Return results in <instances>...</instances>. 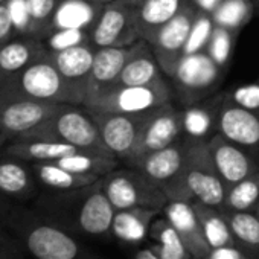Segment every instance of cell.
Wrapping results in <instances>:
<instances>
[{"instance_id": "cb8c5ba5", "label": "cell", "mask_w": 259, "mask_h": 259, "mask_svg": "<svg viewBox=\"0 0 259 259\" xmlns=\"http://www.w3.org/2000/svg\"><path fill=\"white\" fill-rule=\"evenodd\" d=\"M104 5L96 0H61L52 17L54 28L92 31Z\"/></svg>"}, {"instance_id": "bcb514c9", "label": "cell", "mask_w": 259, "mask_h": 259, "mask_svg": "<svg viewBox=\"0 0 259 259\" xmlns=\"http://www.w3.org/2000/svg\"><path fill=\"white\" fill-rule=\"evenodd\" d=\"M11 209H13V204H11L8 200H5V198L0 197V226H4V227H5V221H7V218H8Z\"/></svg>"}, {"instance_id": "8992f818", "label": "cell", "mask_w": 259, "mask_h": 259, "mask_svg": "<svg viewBox=\"0 0 259 259\" xmlns=\"http://www.w3.org/2000/svg\"><path fill=\"white\" fill-rule=\"evenodd\" d=\"M38 135H43L45 141L66 142L84 151L113 154L102 144L99 128L89 108L82 111L63 107L55 116L38 126Z\"/></svg>"}, {"instance_id": "74e56055", "label": "cell", "mask_w": 259, "mask_h": 259, "mask_svg": "<svg viewBox=\"0 0 259 259\" xmlns=\"http://www.w3.org/2000/svg\"><path fill=\"white\" fill-rule=\"evenodd\" d=\"M226 96L235 104H238L239 107L259 113V79L227 90Z\"/></svg>"}, {"instance_id": "3957f363", "label": "cell", "mask_w": 259, "mask_h": 259, "mask_svg": "<svg viewBox=\"0 0 259 259\" xmlns=\"http://www.w3.org/2000/svg\"><path fill=\"white\" fill-rule=\"evenodd\" d=\"M188 153L180 174L163 186L169 200H182L191 203H203L213 207H223L227 186L218 176L209 142H197L186 139Z\"/></svg>"}, {"instance_id": "4dcf8cb0", "label": "cell", "mask_w": 259, "mask_h": 259, "mask_svg": "<svg viewBox=\"0 0 259 259\" xmlns=\"http://www.w3.org/2000/svg\"><path fill=\"white\" fill-rule=\"evenodd\" d=\"M79 148L58 141H35L28 144H20L11 147L10 154L22 159V160H35V162H55L64 156H69Z\"/></svg>"}, {"instance_id": "1f68e13d", "label": "cell", "mask_w": 259, "mask_h": 259, "mask_svg": "<svg viewBox=\"0 0 259 259\" xmlns=\"http://www.w3.org/2000/svg\"><path fill=\"white\" fill-rule=\"evenodd\" d=\"M259 203V171L227 188L221 209L233 212L254 210Z\"/></svg>"}, {"instance_id": "f1b7e54d", "label": "cell", "mask_w": 259, "mask_h": 259, "mask_svg": "<svg viewBox=\"0 0 259 259\" xmlns=\"http://www.w3.org/2000/svg\"><path fill=\"white\" fill-rule=\"evenodd\" d=\"M192 204L200 218L204 239L209 248L238 244L221 207H213V206H207L203 203H192Z\"/></svg>"}, {"instance_id": "7bdbcfd3", "label": "cell", "mask_w": 259, "mask_h": 259, "mask_svg": "<svg viewBox=\"0 0 259 259\" xmlns=\"http://www.w3.org/2000/svg\"><path fill=\"white\" fill-rule=\"evenodd\" d=\"M13 22H11V17H10V11H8V7L0 4V41H4L10 34H11V29H13Z\"/></svg>"}, {"instance_id": "5b68a950", "label": "cell", "mask_w": 259, "mask_h": 259, "mask_svg": "<svg viewBox=\"0 0 259 259\" xmlns=\"http://www.w3.org/2000/svg\"><path fill=\"white\" fill-rule=\"evenodd\" d=\"M102 189L114 210L148 207L163 210L168 197L162 186L133 168H116L101 177Z\"/></svg>"}, {"instance_id": "8d00e7d4", "label": "cell", "mask_w": 259, "mask_h": 259, "mask_svg": "<svg viewBox=\"0 0 259 259\" xmlns=\"http://www.w3.org/2000/svg\"><path fill=\"white\" fill-rule=\"evenodd\" d=\"M90 43V31L85 29H73V28H66V29H57L51 37H49V48L54 52L66 51L79 45H87Z\"/></svg>"}, {"instance_id": "2e32d148", "label": "cell", "mask_w": 259, "mask_h": 259, "mask_svg": "<svg viewBox=\"0 0 259 259\" xmlns=\"http://www.w3.org/2000/svg\"><path fill=\"white\" fill-rule=\"evenodd\" d=\"M186 153H188V145L185 138H182L180 141L174 142L166 148L151 151L136 159L126 160L125 166L142 172L145 177H148L151 182L162 186L163 189L165 185H168L180 174L186 160Z\"/></svg>"}, {"instance_id": "f5cc1de1", "label": "cell", "mask_w": 259, "mask_h": 259, "mask_svg": "<svg viewBox=\"0 0 259 259\" xmlns=\"http://www.w3.org/2000/svg\"><path fill=\"white\" fill-rule=\"evenodd\" d=\"M257 2H259V0H257Z\"/></svg>"}, {"instance_id": "681fc988", "label": "cell", "mask_w": 259, "mask_h": 259, "mask_svg": "<svg viewBox=\"0 0 259 259\" xmlns=\"http://www.w3.org/2000/svg\"><path fill=\"white\" fill-rule=\"evenodd\" d=\"M254 212H256V215L259 217V203H257V206H256V209H254Z\"/></svg>"}, {"instance_id": "7c38bea8", "label": "cell", "mask_w": 259, "mask_h": 259, "mask_svg": "<svg viewBox=\"0 0 259 259\" xmlns=\"http://www.w3.org/2000/svg\"><path fill=\"white\" fill-rule=\"evenodd\" d=\"M22 90L34 101L41 102H78L70 85L61 76L52 61H37L29 64L20 78Z\"/></svg>"}, {"instance_id": "ac0fdd59", "label": "cell", "mask_w": 259, "mask_h": 259, "mask_svg": "<svg viewBox=\"0 0 259 259\" xmlns=\"http://www.w3.org/2000/svg\"><path fill=\"white\" fill-rule=\"evenodd\" d=\"M162 215L179 232L191 256L194 259H204L209 251V245L204 239L201 223L194 204L191 201L169 200L163 207Z\"/></svg>"}, {"instance_id": "ee69618b", "label": "cell", "mask_w": 259, "mask_h": 259, "mask_svg": "<svg viewBox=\"0 0 259 259\" xmlns=\"http://www.w3.org/2000/svg\"><path fill=\"white\" fill-rule=\"evenodd\" d=\"M224 2V0H191V4L203 11V13H207V14H213V11Z\"/></svg>"}, {"instance_id": "5bb4252c", "label": "cell", "mask_w": 259, "mask_h": 259, "mask_svg": "<svg viewBox=\"0 0 259 259\" xmlns=\"http://www.w3.org/2000/svg\"><path fill=\"white\" fill-rule=\"evenodd\" d=\"M218 133L259 159V113L239 107L226 96L220 111Z\"/></svg>"}, {"instance_id": "30bf717a", "label": "cell", "mask_w": 259, "mask_h": 259, "mask_svg": "<svg viewBox=\"0 0 259 259\" xmlns=\"http://www.w3.org/2000/svg\"><path fill=\"white\" fill-rule=\"evenodd\" d=\"M197 8L188 2L180 13L165 23L150 40L148 43L153 48V52L163 70L165 75L171 76L183 57V49L197 16Z\"/></svg>"}, {"instance_id": "f35d334b", "label": "cell", "mask_w": 259, "mask_h": 259, "mask_svg": "<svg viewBox=\"0 0 259 259\" xmlns=\"http://www.w3.org/2000/svg\"><path fill=\"white\" fill-rule=\"evenodd\" d=\"M0 259H26L20 239L4 226H0Z\"/></svg>"}, {"instance_id": "603a6c76", "label": "cell", "mask_w": 259, "mask_h": 259, "mask_svg": "<svg viewBox=\"0 0 259 259\" xmlns=\"http://www.w3.org/2000/svg\"><path fill=\"white\" fill-rule=\"evenodd\" d=\"M189 0H142L133 7L138 32L142 40H150L165 23L176 17Z\"/></svg>"}, {"instance_id": "d6986e66", "label": "cell", "mask_w": 259, "mask_h": 259, "mask_svg": "<svg viewBox=\"0 0 259 259\" xmlns=\"http://www.w3.org/2000/svg\"><path fill=\"white\" fill-rule=\"evenodd\" d=\"M162 210L148 207H132L114 212L110 236L128 247H139L150 238L153 221Z\"/></svg>"}, {"instance_id": "9a60e30c", "label": "cell", "mask_w": 259, "mask_h": 259, "mask_svg": "<svg viewBox=\"0 0 259 259\" xmlns=\"http://www.w3.org/2000/svg\"><path fill=\"white\" fill-rule=\"evenodd\" d=\"M95 58V48L79 45L66 51L54 52L52 63L60 70L61 76L70 85L78 102L85 104L92 92V67Z\"/></svg>"}, {"instance_id": "7a4b0ae2", "label": "cell", "mask_w": 259, "mask_h": 259, "mask_svg": "<svg viewBox=\"0 0 259 259\" xmlns=\"http://www.w3.org/2000/svg\"><path fill=\"white\" fill-rule=\"evenodd\" d=\"M5 227L35 259H102L73 233L51 221L35 209L13 206Z\"/></svg>"}, {"instance_id": "836d02e7", "label": "cell", "mask_w": 259, "mask_h": 259, "mask_svg": "<svg viewBox=\"0 0 259 259\" xmlns=\"http://www.w3.org/2000/svg\"><path fill=\"white\" fill-rule=\"evenodd\" d=\"M238 35H239V32H235V31H230V29H226V28H221L217 25L213 28V32H212V37L206 48V52L224 70H227V67L230 64L232 52L235 49Z\"/></svg>"}, {"instance_id": "e575fe53", "label": "cell", "mask_w": 259, "mask_h": 259, "mask_svg": "<svg viewBox=\"0 0 259 259\" xmlns=\"http://www.w3.org/2000/svg\"><path fill=\"white\" fill-rule=\"evenodd\" d=\"M213 28H215V23H213L212 16L198 10L194 19V23L191 26L189 35L183 49V55H191V54L206 51L209 40L212 37Z\"/></svg>"}, {"instance_id": "d6a6232c", "label": "cell", "mask_w": 259, "mask_h": 259, "mask_svg": "<svg viewBox=\"0 0 259 259\" xmlns=\"http://www.w3.org/2000/svg\"><path fill=\"white\" fill-rule=\"evenodd\" d=\"M253 14V0H224L210 16L217 26L241 32V29L251 20Z\"/></svg>"}, {"instance_id": "ab89813d", "label": "cell", "mask_w": 259, "mask_h": 259, "mask_svg": "<svg viewBox=\"0 0 259 259\" xmlns=\"http://www.w3.org/2000/svg\"><path fill=\"white\" fill-rule=\"evenodd\" d=\"M7 7L10 11L13 26L16 29H26L31 25L32 17H31L28 0H8Z\"/></svg>"}, {"instance_id": "7dc6e473", "label": "cell", "mask_w": 259, "mask_h": 259, "mask_svg": "<svg viewBox=\"0 0 259 259\" xmlns=\"http://www.w3.org/2000/svg\"><path fill=\"white\" fill-rule=\"evenodd\" d=\"M122 2H125L126 5H130V7H136L138 4H141L142 0H122Z\"/></svg>"}, {"instance_id": "8fae6325", "label": "cell", "mask_w": 259, "mask_h": 259, "mask_svg": "<svg viewBox=\"0 0 259 259\" xmlns=\"http://www.w3.org/2000/svg\"><path fill=\"white\" fill-rule=\"evenodd\" d=\"M183 138V111L171 102L153 108L142 126L138 145L126 160L136 159L151 151H157L172 145ZM125 160V162H126ZM123 162V163H125Z\"/></svg>"}, {"instance_id": "f907efd6", "label": "cell", "mask_w": 259, "mask_h": 259, "mask_svg": "<svg viewBox=\"0 0 259 259\" xmlns=\"http://www.w3.org/2000/svg\"><path fill=\"white\" fill-rule=\"evenodd\" d=\"M0 2H5V0H0Z\"/></svg>"}, {"instance_id": "4fadbf2b", "label": "cell", "mask_w": 259, "mask_h": 259, "mask_svg": "<svg viewBox=\"0 0 259 259\" xmlns=\"http://www.w3.org/2000/svg\"><path fill=\"white\" fill-rule=\"evenodd\" d=\"M209 151L213 166L227 188L259 171V159L253 153L220 133L209 141Z\"/></svg>"}, {"instance_id": "7402d4cb", "label": "cell", "mask_w": 259, "mask_h": 259, "mask_svg": "<svg viewBox=\"0 0 259 259\" xmlns=\"http://www.w3.org/2000/svg\"><path fill=\"white\" fill-rule=\"evenodd\" d=\"M136 43L132 46H111L95 49L92 67V92L114 85L126 61L133 55Z\"/></svg>"}, {"instance_id": "b9f144b4", "label": "cell", "mask_w": 259, "mask_h": 259, "mask_svg": "<svg viewBox=\"0 0 259 259\" xmlns=\"http://www.w3.org/2000/svg\"><path fill=\"white\" fill-rule=\"evenodd\" d=\"M32 22H45L54 17L57 10V0H28Z\"/></svg>"}, {"instance_id": "ba28073f", "label": "cell", "mask_w": 259, "mask_h": 259, "mask_svg": "<svg viewBox=\"0 0 259 259\" xmlns=\"http://www.w3.org/2000/svg\"><path fill=\"white\" fill-rule=\"evenodd\" d=\"M141 38L133 7L122 0L104 5L95 26L90 31V45L95 49L111 46H132Z\"/></svg>"}, {"instance_id": "e0dca14e", "label": "cell", "mask_w": 259, "mask_h": 259, "mask_svg": "<svg viewBox=\"0 0 259 259\" xmlns=\"http://www.w3.org/2000/svg\"><path fill=\"white\" fill-rule=\"evenodd\" d=\"M226 99V92L186 105L183 111V138L197 142H209L218 135L220 111Z\"/></svg>"}, {"instance_id": "f546056e", "label": "cell", "mask_w": 259, "mask_h": 259, "mask_svg": "<svg viewBox=\"0 0 259 259\" xmlns=\"http://www.w3.org/2000/svg\"><path fill=\"white\" fill-rule=\"evenodd\" d=\"M227 218L236 242L247 251L259 257V217L254 210L233 212L221 209Z\"/></svg>"}, {"instance_id": "9c48e42d", "label": "cell", "mask_w": 259, "mask_h": 259, "mask_svg": "<svg viewBox=\"0 0 259 259\" xmlns=\"http://www.w3.org/2000/svg\"><path fill=\"white\" fill-rule=\"evenodd\" d=\"M89 111L99 128V135L105 148L122 162L132 157L138 145L142 126L151 110L145 113H132V114L99 113L93 110Z\"/></svg>"}, {"instance_id": "44dd1931", "label": "cell", "mask_w": 259, "mask_h": 259, "mask_svg": "<svg viewBox=\"0 0 259 259\" xmlns=\"http://www.w3.org/2000/svg\"><path fill=\"white\" fill-rule=\"evenodd\" d=\"M163 70L147 40L136 43L135 52L126 61L116 84L119 85H148L163 79Z\"/></svg>"}, {"instance_id": "c3c4849f", "label": "cell", "mask_w": 259, "mask_h": 259, "mask_svg": "<svg viewBox=\"0 0 259 259\" xmlns=\"http://www.w3.org/2000/svg\"><path fill=\"white\" fill-rule=\"evenodd\" d=\"M96 2H101V4H108V2H113V0H96Z\"/></svg>"}, {"instance_id": "6da1fadb", "label": "cell", "mask_w": 259, "mask_h": 259, "mask_svg": "<svg viewBox=\"0 0 259 259\" xmlns=\"http://www.w3.org/2000/svg\"><path fill=\"white\" fill-rule=\"evenodd\" d=\"M34 209L67 232L84 238L110 236L116 212L102 189L101 179L78 189L48 191Z\"/></svg>"}, {"instance_id": "484cf974", "label": "cell", "mask_w": 259, "mask_h": 259, "mask_svg": "<svg viewBox=\"0 0 259 259\" xmlns=\"http://www.w3.org/2000/svg\"><path fill=\"white\" fill-rule=\"evenodd\" d=\"M58 166L82 176H96L104 177L105 174L111 172L117 168L119 159L113 154L107 153H96V151H84L78 150L69 156H64L58 160H55Z\"/></svg>"}, {"instance_id": "d4e9b609", "label": "cell", "mask_w": 259, "mask_h": 259, "mask_svg": "<svg viewBox=\"0 0 259 259\" xmlns=\"http://www.w3.org/2000/svg\"><path fill=\"white\" fill-rule=\"evenodd\" d=\"M35 176L16 160H0V197L28 201L35 195Z\"/></svg>"}, {"instance_id": "d590c367", "label": "cell", "mask_w": 259, "mask_h": 259, "mask_svg": "<svg viewBox=\"0 0 259 259\" xmlns=\"http://www.w3.org/2000/svg\"><path fill=\"white\" fill-rule=\"evenodd\" d=\"M32 58V49L25 43H8L0 49V70L4 72H17L29 66Z\"/></svg>"}, {"instance_id": "52a82bcc", "label": "cell", "mask_w": 259, "mask_h": 259, "mask_svg": "<svg viewBox=\"0 0 259 259\" xmlns=\"http://www.w3.org/2000/svg\"><path fill=\"white\" fill-rule=\"evenodd\" d=\"M226 72L227 70L220 67L209 54L203 51L183 55L171 78L179 98L185 105H189L217 93Z\"/></svg>"}, {"instance_id": "816d5d0a", "label": "cell", "mask_w": 259, "mask_h": 259, "mask_svg": "<svg viewBox=\"0 0 259 259\" xmlns=\"http://www.w3.org/2000/svg\"><path fill=\"white\" fill-rule=\"evenodd\" d=\"M189 2H191V0H189Z\"/></svg>"}, {"instance_id": "ffe728a7", "label": "cell", "mask_w": 259, "mask_h": 259, "mask_svg": "<svg viewBox=\"0 0 259 259\" xmlns=\"http://www.w3.org/2000/svg\"><path fill=\"white\" fill-rule=\"evenodd\" d=\"M63 107L54 102L41 101H19L7 105L2 111V125L11 133H25L38 128L52 116H55Z\"/></svg>"}, {"instance_id": "60d3db41", "label": "cell", "mask_w": 259, "mask_h": 259, "mask_svg": "<svg viewBox=\"0 0 259 259\" xmlns=\"http://www.w3.org/2000/svg\"><path fill=\"white\" fill-rule=\"evenodd\" d=\"M204 259H259V257L247 251L239 244H235V245H223L217 248H209Z\"/></svg>"}, {"instance_id": "f6af8a7d", "label": "cell", "mask_w": 259, "mask_h": 259, "mask_svg": "<svg viewBox=\"0 0 259 259\" xmlns=\"http://www.w3.org/2000/svg\"><path fill=\"white\" fill-rule=\"evenodd\" d=\"M132 259H160L151 248L150 245L148 247H144V248H138L133 254H132Z\"/></svg>"}, {"instance_id": "277c9868", "label": "cell", "mask_w": 259, "mask_h": 259, "mask_svg": "<svg viewBox=\"0 0 259 259\" xmlns=\"http://www.w3.org/2000/svg\"><path fill=\"white\" fill-rule=\"evenodd\" d=\"M171 87L165 79L148 85H110L93 92L85 108L99 113H145L171 102Z\"/></svg>"}, {"instance_id": "4316f807", "label": "cell", "mask_w": 259, "mask_h": 259, "mask_svg": "<svg viewBox=\"0 0 259 259\" xmlns=\"http://www.w3.org/2000/svg\"><path fill=\"white\" fill-rule=\"evenodd\" d=\"M150 239L154 241L150 248L160 259H194L179 232L163 215H159L153 221L150 229Z\"/></svg>"}, {"instance_id": "83f0119b", "label": "cell", "mask_w": 259, "mask_h": 259, "mask_svg": "<svg viewBox=\"0 0 259 259\" xmlns=\"http://www.w3.org/2000/svg\"><path fill=\"white\" fill-rule=\"evenodd\" d=\"M34 176L38 183H41L48 191H70L89 186L98 182L101 177L82 176L70 172L54 162H35L32 166Z\"/></svg>"}]
</instances>
